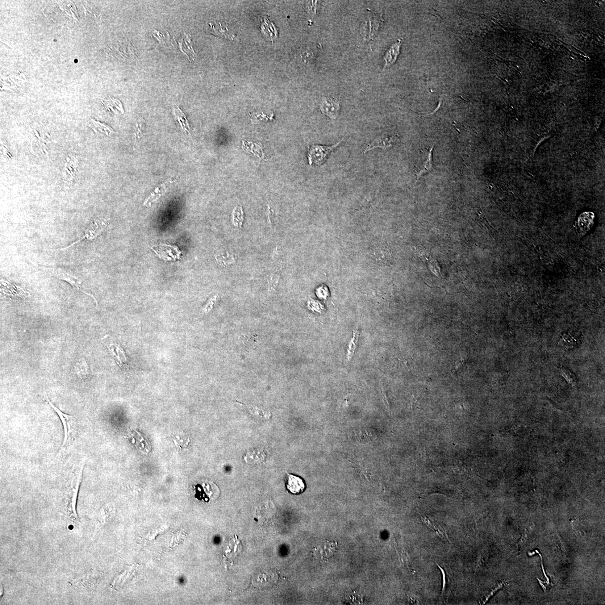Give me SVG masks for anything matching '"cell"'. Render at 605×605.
Wrapping results in <instances>:
<instances>
[{
    "instance_id": "cell-4",
    "label": "cell",
    "mask_w": 605,
    "mask_h": 605,
    "mask_svg": "<svg viewBox=\"0 0 605 605\" xmlns=\"http://www.w3.org/2000/svg\"><path fill=\"white\" fill-rule=\"evenodd\" d=\"M243 549V546L237 535L229 541L223 553V562L226 566L232 565L236 559L240 556Z\"/></svg>"
},
{
    "instance_id": "cell-12",
    "label": "cell",
    "mask_w": 605,
    "mask_h": 605,
    "mask_svg": "<svg viewBox=\"0 0 605 605\" xmlns=\"http://www.w3.org/2000/svg\"><path fill=\"white\" fill-rule=\"evenodd\" d=\"M397 137L395 136H383L378 137L375 139L372 143L367 146V147L364 150V153L370 151L375 148H381L383 150H388L391 148L395 144Z\"/></svg>"
},
{
    "instance_id": "cell-8",
    "label": "cell",
    "mask_w": 605,
    "mask_h": 605,
    "mask_svg": "<svg viewBox=\"0 0 605 605\" xmlns=\"http://www.w3.org/2000/svg\"><path fill=\"white\" fill-rule=\"evenodd\" d=\"M106 227V225L105 223L103 222H101L99 223L96 222L95 223H91L89 225L88 228L86 229V230L85 232L84 235L80 239H79V240H78L77 241L75 242H74L73 244L70 245L69 246H68V247H65L63 248H60L59 249H57V250H64V249H68L71 247H72L73 245L77 244L78 243H79V242H80L82 240H87L89 241H93L94 239H96V238H97L98 236L101 235V234L104 230V229H105Z\"/></svg>"
},
{
    "instance_id": "cell-11",
    "label": "cell",
    "mask_w": 605,
    "mask_h": 605,
    "mask_svg": "<svg viewBox=\"0 0 605 605\" xmlns=\"http://www.w3.org/2000/svg\"><path fill=\"white\" fill-rule=\"evenodd\" d=\"M320 109L323 114L335 120L340 112V103L334 98H324L321 104Z\"/></svg>"
},
{
    "instance_id": "cell-17",
    "label": "cell",
    "mask_w": 605,
    "mask_h": 605,
    "mask_svg": "<svg viewBox=\"0 0 605 605\" xmlns=\"http://www.w3.org/2000/svg\"><path fill=\"white\" fill-rule=\"evenodd\" d=\"M216 260L222 264V265H229L233 264L236 261V254L233 252L231 253L228 251H224L218 252L216 256Z\"/></svg>"
},
{
    "instance_id": "cell-7",
    "label": "cell",
    "mask_w": 605,
    "mask_h": 605,
    "mask_svg": "<svg viewBox=\"0 0 605 605\" xmlns=\"http://www.w3.org/2000/svg\"><path fill=\"white\" fill-rule=\"evenodd\" d=\"M1 292L3 295L12 297L27 298L31 294L24 290L22 287L10 282L5 280H1Z\"/></svg>"
},
{
    "instance_id": "cell-2",
    "label": "cell",
    "mask_w": 605,
    "mask_h": 605,
    "mask_svg": "<svg viewBox=\"0 0 605 605\" xmlns=\"http://www.w3.org/2000/svg\"><path fill=\"white\" fill-rule=\"evenodd\" d=\"M84 466L85 462L83 461L75 468L72 475V481H71L69 504L71 511L77 517H78L76 510L78 495L82 481Z\"/></svg>"
},
{
    "instance_id": "cell-9",
    "label": "cell",
    "mask_w": 605,
    "mask_h": 605,
    "mask_svg": "<svg viewBox=\"0 0 605 605\" xmlns=\"http://www.w3.org/2000/svg\"><path fill=\"white\" fill-rule=\"evenodd\" d=\"M153 251L161 259L165 261L175 260L179 257L181 252L176 246L161 244L157 245Z\"/></svg>"
},
{
    "instance_id": "cell-15",
    "label": "cell",
    "mask_w": 605,
    "mask_h": 605,
    "mask_svg": "<svg viewBox=\"0 0 605 605\" xmlns=\"http://www.w3.org/2000/svg\"><path fill=\"white\" fill-rule=\"evenodd\" d=\"M402 44L401 40H398V42L395 43L389 50V51L386 54L385 60L386 61V67L389 66L395 62L400 53V48Z\"/></svg>"
},
{
    "instance_id": "cell-13",
    "label": "cell",
    "mask_w": 605,
    "mask_h": 605,
    "mask_svg": "<svg viewBox=\"0 0 605 605\" xmlns=\"http://www.w3.org/2000/svg\"><path fill=\"white\" fill-rule=\"evenodd\" d=\"M287 476L288 477H287L286 485L287 489L292 494L302 493L306 489L305 483H304L303 480L293 475L287 474Z\"/></svg>"
},
{
    "instance_id": "cell-20",
    "label": "cell",
    "mask_w": 605,
    "mask_h": 605,
    "mask_svg": "<svg viewBox=\"0 0 605 605\" xmlns=\"http://www.w3.org/2000/svg\"><path fill=\"white\" fill-rule=\"evenodd\" d=\"M243 213L241 208H236L233 212V222L236 226H241L243 222Z\"/></svg>"
},
{
    "instance_id": "cell-14",
    "label": "cell",
    "mask_w": 605,
    "mask_h": 605,
    "mask_svg": "<svg viewBox=\"0 0 605 605\" xmlns=\"http://www.w3.org/2000/svg\"><path fill=\"white\" fill-rule=\"evenodd\" d=\"M421 520H422L423 523L428 525L430 528L432 529L433 531H435L438 536L441 537L442 539L444 540H448L447 532H446L445 529L442 527L441 525L437 524V523H433V522H431L425 517H421Z\"/></svg>"
},
{
    "instance_id": "cell-1",
    "label": "cell",
    "mask_w": 605,
    "mask_h": 605,
    "mask_svg": "<svg viewBox=\"0 0 605 605\" xmlns=\"http://www.w3.org/2000/svg\"><path fill=\"white\" fill-rule=\"evenodd\" d=\"M45 398L50 406H51L54 410L57 413L58 416L61 421L62 425H63L64 430V440L63 444L59 452V454L64 451L67 447L72 443L74 439L75 434V418L74 416L69 415L65 414V413L61 411L59 408H57L48 398V396L45 394Z\"/></svg>"
},
{
    "instance_id": "cell-3",
    "label": "cell",
    "mask_w": 605,
    "mask_h": 605,
    "mask_svg": "<svg viewBox=\"0 0 605 605\" xmlns=\"http://www.w3.org/2000/svg\"><path fill=\"white\" fill-rule=\"evenodd\" d=\"M343 140V139L340 141L339 143L329 146V147L321 145L312 146L308 153V160L310 164L312 165L314 163L320 165L324 163V162L327 160L328 154Z\"/></svg>"
},
{
    "instance_id": "cell-22",
    "label": "cell",
    "mask_w": 605,
    "mask_h": 605,
    "mask_svg": "<svg viewBox=\"0 0 605 605\" xmlns=\"http://www.w3.org/2000/svg\"><path fill=\"white\" fill-rule=\"evenodd\" d=\"M438 568H439L440 570L442 571V574H443V580H444L443 590H442V596H444L445 595L446 592H447V587H448L447 579L448 578L447 577V574H446L445 571L443 569H442L440 565H438Z\"/></svg>"
},
{
    "instance_id": "cell-5",
    "label": "cell",
    "mask_w": 605,
    "mask_h": 605,
    "mask_svg": "<svg viewBox=\"0 0 605 605\" xmlns=\"http://www.w3.org/2000/svg\"><path fill=\"white\" fill-rule=\"evenodd\" d=\"M595 215L591 212H583L575 222V230L579 238H582L590 230L594 224Z\"/></svg>"
},
{
    "instance_id": "cell-21",
    "label": "cell",
    "mask_w": 605,
    "mask_h": 605,
    "mask_svg": "<svg viewBox=\"0 0 605 605\" xmlns=\"http://www.w3.org/2000/svg\"><path fill=\"white\" fill-rule=\"evenodd\" d=\"M561 370L562 375L566 379L567 381L572 385H575L576 384V379H575V375L569 369L563 366L561 368Z\"/></svg>"
},
{
    "instance_id": "cell-23",
    "label": "cell",
    "mask_w": 605,
    "mask_h": 605,
    "mask_svg": "<svg viewBox=\"0 0 605 605\" xmlns=\"http://www.w3.org/2000/svg\"><path fill=\"white\" fill-rule=\"evenodd\" d=\"M503 585H504V583L500 584V585H499V586H498L497 587H496V588H495V589H494V590H493V591H492L490 592V593L489 594V595H488V596L486 597L485 600V601H484V604H485V603L487 602V601L488 600H489V598H490V597H491V596H493V595L494 594V593H495V592H496V591H497L498 590H499L500 589V588H502V587L503 586Z\"/></svg>"
},
{
    "instance_id": "cell-10",
    "label": "cell",
    "mask_w": 605,
    "mask_h": 605,
    "mask_svg": "<svg viewBox=\"0 0 605 605\" xmlns=\"http://www.w3.org/2000/svg\"><path fill=\"white\" fill-rule=\"evenodd\" d=\"M433 148L427 149L424 152V156L422 157L421 164L416 166V178L419 179L424 174L432 172L433 169Z\"/></svg>"
},
{
    "instance_id": "cell-6",
    "label": "cell",
    "mask_w": 605,
    "mask_h": 605,
    "mask_svg": "<svg viewBox=\"0 0 605 605\" xmlns=\"http://www.w3.org/2000/svg\"><path fill=\"white\" fill-rule=\"evenodd\" d=\"M52 273L57 278L69 282L71 285L76 287L77 289L82 292V293H84L87 295L90 296V297H92L94 299L95 301L97 304V300H96L92 295L87 293L86 292L82 291L81 289L82 281L80 278L75 276L74 274L70 273V271L61 269H58L53 270Z\"/></svg>"
},
{
    "instance_id": "cell-19",
    "label": "cell",
    "mask_w": 605,
    "mask_h": 605,
    "mask_svg": "<svg viewBox=\"0 0 605 605\" xmlns=\"http://www.w3.org/2000/svg\"><path fill=\"white\" fill-rule=\"evenodd\" d=\"M91 121L94 123V130L95 128H96L97 130L105 133V134L107 135H110L112 134V133H114V131L113 130V129L110 126H107V124L98 122V121H95L92 119H91Z\"/></svg>"
},
{
    "instance_id": "cell-18",
    "label": "cell",
    "mask_w": 605,
    "mask_h": 605,
    "mask_svg": "<svg viewBox=\"0 0 605 605\" xmlns=\"http://www.w3.org/2000/svg\"><path fill=\"white\" fill-rule=\"evenodd\" d=\"M174 114L176 116V119L178 120V122L181 124V126L183 130L189 132V129H190L189 122L187 120L186 117L181 109L177 108L176 110H174Z\"/></svg>"
},
{
    "instance_id": "cell-16",
    "label": "cell",
    "mask_w": 605,
    "mask_h": 605,
    "mask_svg": "<svg viewBox=\"0 0 605 605\" xmlns=\"http://www.w3.org/2000/svg\"><path fill=\"white\" fill-rule=\"evenodd\" d=\"M95 574L92 572L87 573L82 577L74 580L73 585L78 587H88L93 585L95 581Z\"/></svg>"
}]
</instances>
